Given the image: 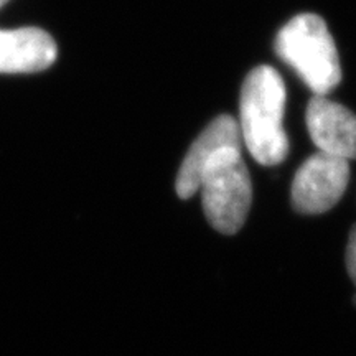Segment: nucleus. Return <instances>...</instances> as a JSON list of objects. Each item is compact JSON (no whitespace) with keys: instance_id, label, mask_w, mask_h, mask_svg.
Instances as JSON below:
<instances>
[{"instance_id":"f257e3e1","label":"nucleus","mask_w":356,"mask_h":356,"mask_svg":"<svg viewBox=\"0 0 356 356\" xmlns=\"http://www.w3.org/2000/svg\"><path fill=\"white\" fill-rule=\"evenodd\" d=\"M286 97L282 76L269 65L257 66L243 83L238 126L243 144L261 165H277L289 154L282 124Z\"/></svg>"},{"instance_id":"f03ea898","label":"nucleus","mask_w":356,"mask_h":356,"mask_svg":"<svg viewBox=\"0 0 356 356\" xmlns=\"http://www.w3.org/2000/svg\"><path fill=\"white\" fill-rule=\"evenodd\" d=\"M275 53L315 96H327L341 81V66L332 33L322 17L300 13L280 29Z\"/></svg>"},{"instance_id":"7ed1b4c3","label":"nucleus","mask_w":356,"mask_h":356,"mask_svg":"<svg viewBox=\"0 0 356 356\" xmlns=\"http://www.w3.org/2000/svg\"><path fill=\"white\" fill-rule=\"evenodd\" d=\"M204 216L221 234H236L246 222L252 184L241 149H226L204 168L200 188Z\"/></svg>"},{"instance_id":"20e7f679","label":"nucleus","mask_w":356,"mask_h":356,"mask_svg":"<svg viewBox=\"0 0 356 356\" xmlns=\"http://www.w3.org/2000/svg\"><path fill=\"white\" fill-rule=\"evenodd\" d=\"M350 181L348 160L317 152L299 167L292 181L291 198L302 215L330 211L343 197Z\"/></svg>"},{"instance_id":"39448f33","label":"nucleus","mask_w":356,"mask_h":356,"mask_svg":"<svg viewBox=\"0 0 356 356\" xmlns=\"http://www.w3.org/2000/svg\"><path fill=\"white\" fill-rule=\"evenodd\" d=\"M243 139L238 121L229 114L218 115L204 127L186 152L175 180L177 195L181 200H188L200 188V180L204 168L218 154L226 149H241Z\"/></svg>"},{"instance_id":"423d86ee","label":"nucleus","mask_w":356,"mask_h":356,"mask_svg":"<svg viewBox=\"0 0 356 356\" xmlns=\"http://www.w3.org/2000/svg\"><path fill=\"white\" fill-rule=\"evenodd\" d=\"M305 122L318 152L348 162L356 159V115L348 108L327 96H314L307 106Z\"/></svg>"},{"instance_id":"0eeeda50","label":"nucleus","mask_w":356,"mask_h":356,"mask_svg":"<svg viewBox=\"0 0 356 356\" xmlns=\"http://www.w3.org/2000/svg\"><path fill=\"white\" fill-rule=\"evenodd\" d=\"M56 60V43L40 29L0 32V73H37Z\"/></svg>"},{"instance_id":"6e6552de","label":"nucleus","mask_w":356,"mask_h":356,"mask_svg":"<svg viewBox=\"0 0 356 356\" xmlns=\"http://www.w3.org/2000/svg\"><path fill=\"white\" fill-rule=\"evenodd\" d=\"M346 270H348L351 280H353L355 287H356V225L351 229L350 238H348V246H346ZM355 304H356V297H355Z\"/></svg>"},{"instance_id":"1a4fd4ad","label":"nucleus","mask_w":356,"mask_h":356,"mask_svg":"<svg viewBox=\"0 0 356 356\" xmlns=\"http://www.w3.org/2000/svg\"><path fill=\"white\" fill-rule=\"evenodd\" d=\"M6 2H7V0H0V7H2Z\"/></svg>"}]
</instances>
